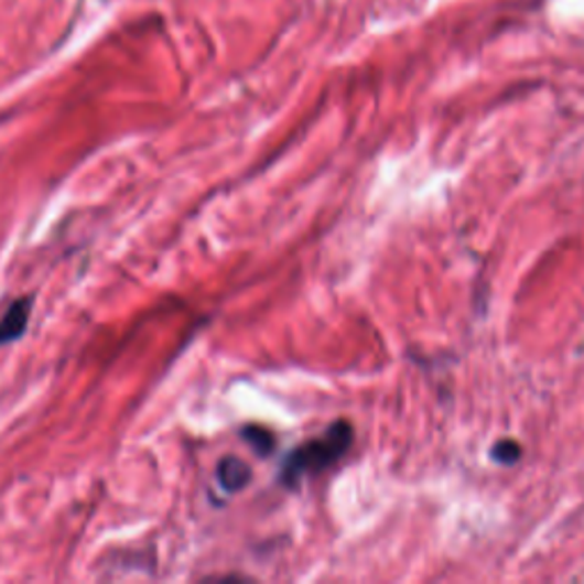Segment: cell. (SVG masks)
<instances>
[{"instance_id": "1", "label": "cell", "mask_w": 584, "mask_h": 584, "mask_svg": "<svg viewBox=\"0 0 584 584\" xmlns=\"http://www.w3.org/2000/svg\"><path fill=\"white\" fill-rule=\"evenodd\" d=\"M354 443V428L347 420H336L327 428L322 436H315L292 450L283 466H281V482L285 486H298L304 477L320 475L334 464H338L349 452Z\"/></svg>"}, {"instance_id": "2", "label": "cell", "mask_w": 584, "mask_h": 584, "mask_svg": "<svg viewBox=\"0 0 584 584\" xmlns=\"http://www.w3.org/2000/svg\"><path fill=\"white\" fill-rule=\"evenodd\" d=\"M251 479V468L238 457H224L217 466V482L224 491L238 494Z\"/></svg>"}, {"instance_id": "3", "label": "cell", "mask_w": 584, "mask_h": 584, "mask_svg": "<svg viewBox=\"0 0 584 584\" xmlns=\"http://www.w3.org/2000/svg\"><path fill=\"white\" fill-rule=\"evenodd\" d=\"M30 306H32L30 298H23L10 306L3 322H0V345L12 343L23 336L28 317H30Z\"/></svg>"}, {"instance_id": "4", "label": "cell", "mask_w": 584, "mask_h": 584, "mask_svg": "<svg viewBox=\"0 0 584 584\" xmlns=\"http://www.w3.org/2000/svg\"><path fill=\"white\" fill-rule=\"evenodd\" d=\"M521 445H518L516 441H509V439H505V441H500V443H496L494 445V450H491V457L498 462V464H505V466H509V464H516L518 459H521Z\"/></svg>"}, {"instance_id": "5", "label": "cell", "mask_w": 584, "mask_h": 584, "mask_svg": "<svg viewBox=\"0 0 584 584\" xmlns=\"http://www.w3.org/2000/svg\"><path fill=\"white\" fill-rule=\"evenodd\" d=\"M245 436H247V441H249V443H253V445L258 447V452H261V454L270 452V450H272V445H274V439H272V436H270L266 430L249 428V430H245Z\"/></svg>"}]
</instances>
